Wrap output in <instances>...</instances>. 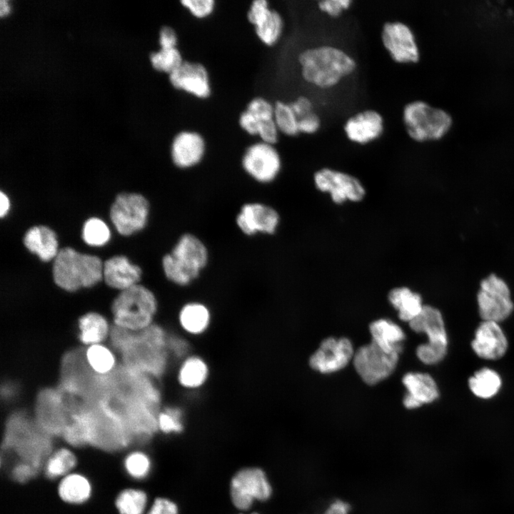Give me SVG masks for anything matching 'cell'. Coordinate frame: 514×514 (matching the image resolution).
Wrapping results in <instances>:
<instances>
[{
    "instance_id": "1",
    "label": "cell",
    "mask_w": 514,
    "mask_h": 514,
    "mask_svg": "<svg viewBox=\"0 0 514 514\" xmlns=\"http://www.w3.org/2000/svg\"><path fill=\"white\" fill-rule=\"evenodd\" d=\"M168 333L153 323L140 331L114 326L109 333L111 344L122 358V364L156 380L166 373L171 356Z\"/></svg>"
},
{
    "instance_id": "2",
    "label": "cell",
    "mask_w": 514,
    "mask_h": 514,
    "mask_svg": "<svg viewBox=\"0 0 514 514\" xmlns=\"http://www.w3.org/2000/svg\"><path fill=\"white\" fill-rule=\"evenodd\" d=\"M59 388L85 405L106 404L109 401L107 374L101 375L92 369L86 359V349L82 348L64 355Z\"/></svg>"
},
{
    "instance_id": "3",
    "label": "cell",
    "mask_w": 514,
    "mask_h": 514,
    "mask_svg": "<svg viewBox=\"0 0 514 514\" xmlns=\"http://www.w3.org/2000/svg\"><path fill=\"white\" fill-rule=\"evenodd\" d=\"M298 62L303 79L321 89L336 86L357 68L352 56L332 45L307 48L298 54Z\"/></svg>"
},
{
    "instance_id": "4",
    "label": "cell",
    "mask_w": 514,
    "mask_h": 514,
    "mask_svg": "<svg viewBox=\"0 0 514 514\" xmlns=\"http://www.w3.org/2000/svg\"><path fill=\"white\" fill-rule=\"evenodd\" d=\"M72 417L82 423L90 444L116 448L132 440L121 418L107 404L84 405Z\"/></svg>"
},
{
    "instance_id": "5",
    "label": "cell",
    "mask_w": 514,
    "mask_h": 514,
    "mask_svg": "<svg viewBox=\"0 0 514 514\" xmlns=\"http://www.w3.org/2000/svg\"><path fill=\"white\" fill-rule=\"evenodd\" d=\"M103 266L97 256L80 253L71 248H64L54 258V280L57 286L68 291L91 287L101 281Z\"/></svg>"
},
{
    "instance_id": "6",
    "label": "cell",
    "mask_w": 514,
    "mask_h": 514,
    "mask_svg": "<svg viewBox=\"0 0 514 514\" xmlns=\"http://www.w3.org/2000/svg\"><path fill=\"white\" fill-rule=\"evenodd\" d=\"M157 311L154 293L140 284L121 291L112 305L115 325L132 331H140L153 324Z\"/></svg>"
},
{
    "instance_id": "7",
    "label": "cell",
    "mask_w": 514,
    "mask_h": 514,
    "mask_svg": "<svg viewBox=\"0 0 514 514\" xmlns=\"http://www.w3.org/2000/svg\"><path fill=\"white\" fill-rule=\"evenodd\" d=\"M402 119L408 136L419 143L440 139L452 126V118L447 111L421 100L406 104Z\"/></svg>"
},
{
    "instance_id": "8",
    "label": "cell",
    "mask_w": 514,
    "mask_h": 514,
    "mask_svg": "<svg viewBox=\"0 0 514 514\" xmlns=\"http://www.w3.org/2000/svg\"><path fill=\"white\" fill-rule=\"evenodd\" d=\"M81 406L76 398L58 388L39 391L35 402V421L49 435H62L72 415Z\"/></svg>"
},
{
    "instance_id": "9",
    "label": "cell",
    "mask_w": 514,
    "mask_h": 514,
    "mask_svg": "<svg viewBox=\"0 0 514 514\" xmlns=\"http://www.w3.org/2000/svg\"><path fill=\"white\" fill-rule=\"evenodd\" d=\"M273 488L266 471L258 466H246L236 470L228 484L231 503L238 512H249L256 502L269 500Z\"/></svg>"
},
{
    "instance_id": "10",
    "label": "cell",
    "mask_w": 514,
    "mask_h": 514,
    "mask_svg": "<svg viewBox=\"0 0 514 514\" xmlns=\"http://www.w3.org/2000/svg\"><path fill=\"white\" fill-rule=\"evenodd\" d=\"M312 182L316 191L328 196L336 206L359 203L366 197V187L362 181L348 172L324 166L316 170Z\"/></svg>"
},
{
    "instance_id": "11",
    "label": "cell",
    "mask_w": 514,
    "mask_h": 514,
    "mask_svg": "<svg viewBox=\"0 0 514 514\" xmlns=\"http://www.w3.org/2000/svg\"><path fill=\"white\" fill-rule=\"evenodd\" d=\"M415 333L427 335L428 342L418 346L416 355L426 365H434L442 361L447 353L448 336L440 311L431 306L424 305L421 312L409 323Z\"/></svg>"
},
{
    "instance_id": "12",
    "label": "cell",
    "mask_w": 514,
    "mask_h": 514,
    "mask_svg": "<svg viewBox=\"0 0 514 514\" xmlns=\"http://www.w3.org/2000/svg\"><path fill=\"white\" fill-rule=\"evenodd\" d=\"M476 300L483 321L499 323L505 320L514 309L508 284L494 273L480 281Z\"/></svg>"
},
{
    "instance_id": "13",
    "label": "cell",
    "mask_w": 514,
    "mask_h": 514,
    "mask_svg": "<svg viewBox=\"0 0 514 514\" xmlns=\"http://www.w3.org/2000/svg\"><path fill=\"white\" fill-rule=\"evenodd\" d=\"M241 163L244 172L261 184L276 181L283 167L281 156L275 145L261 141L251 143L245 149Z\"/></svg>"
},
{
    "instance_id": "14",
    "label": "cell",
    "mask_w": 514,
    "mask_h": 514,
    "mask_svg": "<svg viewBox=\"0 0 514 514\" xmlns=\"http://www.w3.org/2000/svg\"><path fill=\"white\" fill-rule=\"evenodd\" d=\"M400 353H387L371 341L354 353V368L364 383L373 386L390 376L398 361Z\"/></svg>"
},
{
    "instance_id": "15",
    "label": "cell",
    "mask_w": 514,
    "mask_h": 514,
    "mask_svg": "<svg viewBox=\"0 0 514 514\" xmlns=\"http://www.w3.org/2000/svg\"><path fill=\"white\" fill-rule=\"evenodd\" d=\"M148 213L149 204L144 196L124 193L116 196L110 216L119 233L128 236L145 227Z\"/></svg>"
},
{
    "instance_id": "16",
    "label": "cell",
    "mask_w": 514,
    "mask_h": 514,
    "mask_svg": "<svg viewBox=\"0 0 514 514\" xmlns=\"http://www.w3.org/2000/svg\"><path fill=\"white\" fill-rule=\"evenodd\" d=\"M381 39L384 49L398 64H416L420 58V49L410 27L400 21L383 24Z\"/></svg>"
},
{
    "instance_id": "17",
    "label": "cell",
    "mask_w": 514,
    "mask_h": 514,
    "mask_svg": "<svg viewBox=\"0 0 514 514\" xmlns=\"http://www.w3.org/2000/svg\"><path fill=\"white\" fill-rule=\"evenodd\" d=\"M235 221L240 231L247 236L273 235L280 226L281 216L274 207L252 201L241 206Z\"/></svg>"
},
{
    "instance_id": "18",
    "label": "cell",
    "mask_w": 514,
    "mask_h": 514,
    "mask_svg": "<svg viewBox=\"0 0 514 514\" xmlns=\"http://www.w3.org/2000/svg\"><path fill=\"white\" fill-rule=\"evenodd\" d=\"M185 271L198 279L209 261V251L206 243L191 233L181 234L169 252Z\"/></svg>"
},
{
    "instance_id": "19",
    "label": "cell",
    "mask_w": 514,
    "mask_h": 514,
    "mask_svg": "<svg viewBox=\"0 0 514 514\" xmlns=\"http://www.w3.org/2000/svg\"><path fill=\"white\" fill-rule=\"evenodd\" d=\"M354 353L349 339L329 337L325 338L318 350L311 356L309 366L322 373H333L346 367Z\"/></svg>"
},
{
    "instance_id": "20",
    "label": "cell",
    "mask_w": 514,
    "mask_h": 514,
    "mask_svg": "<svg viewBox=\"0 0 514 514\" xmlns=\"http://www.w3.org/2000/svg\"><path fill=\"white\" fill-rule=\"evenodd\" d=\"M171 86L200 99L211 94V84L206 67L199 62L185 61L168 75Z\"/></svg>"
},
{
    "instance_id": "21",
    "label": "cell",
    "mask_w": 514,
    "mask_h": 514,
    "mask_svg": "<svg viewBox=\"0 0 514 514\" xmlns=\"http://www.w3.org/2000/svg\"><path fill=\"white\" fill-rule=\"evenodd\" d=\"M206 143L198 132L183 130L172 139L170 155L172 163L179 169L187 170L198 166L204 158Z\"/></svg>"
},
{
    "instance_id": "22",
    "label": "cell",
    "mask_w": 514,
    "mask_h": 514,
    "mask_svg": "<svg viewBox=\"0 0 514 514\" xmlns=\"http://www.w3.org/2000/svg\"><path fill=\"white\" fill-rule=\"evenodd\" d=\"M384 119L375 109H364L350 117L343 124L346 138L352 143L364 146L381 137L384 132Z\"/></svg>"
},
{
    "instance_id": "23",
    "label": "cell",
    "mask_w": 514,
    "mask_h": 514,
    "mask_svg": "<svg viewBox=\"0 0 514 514\" xmlns=\"http://www.w3.org/2000/svg\"><path fill=\"white\" fill-rule=\"evenodd\" d=\"M508 347L507 337L499 323L483 321L475 332L471 341L474 353L485 360H498L506 353Z\"/></svg>"
},
{
    "instance_id": "24",
    "label": "cell",
    "mask_w": 514,
    "mask_h": 514,
    "mask_svg": "<svg viewBox=\"0 0 514 514\" xmlns=\"http://www.w3.org/2000/svg\"><path fill=\"white\" fill-rule=\"evenodd\" d=\"M408 392L403 403L407 409H415L430 403L439 397V390L433 377L424 373H408L402 380Z\"/></svg>"
},
{
    "instance_id": "25",
    "label": "cell",
    "mask_w": 514,
    "mask_h": 514,
    "mask_svg": "<svg viewBox=\"0 0 514 514\" xmlns=\"http://www.w3.org/2000/svg\"><path fill=\"white\" fill-rule=\"evenodd\" d=\"M103 276L108 286L124 291L138 284L141 269L125 256H114L104 263Z\"/></svg>"
},
{
    "instance_id": "26",
    "label": "cell",
    "mask_w": 514,
    "mask_h": 514,
    "mask_svg": "<svg viewBox=\"0 0 514 514\" xmlns=\"http://www.w3.org/2000/svg\"><path fill=\"white\" fill-rule=\"evenodd\" d=\"M211 312L208 306L201 301H192L182 305L178 313V323L181 331L188 336L204 334L211 323Z\"/></svg>"
},
{
    "instance_id": "27",
    "label": "cell",
    "mask_w": 514,
    "mask_h": 514,
    "mask_svg": "<svg viewBox=\"0 0 514 514\" xmlns=\"http://www.w3.org/2000/svg\"><path fill=\"white\" fill-rule=\"evenodd\" d=\"M209 373L206 361L198 355L191 353L180 361L177 382L184 389H199L207 382Z\"/></svg>"
},
{
    "instance_id": "28",
    "label": "cell",
    "mask_w": 514,
    "mask_h": 514,
    "mask_svg": "<svg viewBox=\"0 0 514 514\" xmlns=\"http://www.w3.org/2000/svg\"><path fill=\"white\" fill-rule=\"evenodd\" d=\"M24 243L44 261L55 258L59 253L56 235L45 226L31 228L24 236Z\"/></svg>"
},
{
    "instance_id": "29",
    "label": "cell",
    "mask_w": 514,
    "mask_h": 514,
    "mask_svg": "<svg viewBox=\"0 0 514 514\" xmlns=\"http://www.w3.org/2000/svg\"><path fill=\"white\" fill-rule=\"evenodd\" d=\"M372 341L387 353L403 350L401 342L405 338L403 330L395 323L386 319H379L369 326Z\"/></svg>"
},
{
    "instance_id": "30",
    "label": "cell",
    "mask_w": 514,
    "mask_h": 514,
    "mask_svg": "<svg viewBox=\"0 0 514 514\" xmlns=\"http://www.w3.org/2000/svg\"><path fill=\"white\" fill-rule=\"evenodd\" d=\"M388 299L398 311V317L408 323L421 312L424 306L421 296L406 286L392 288L388 292Z\"/></svg>"
},
{
    "instance_id": "31",
    "label": "cell",
    "mask_w": 514,
    "mask_h": 514,
    "mask_svg": "<svg viewBox=\"0 0 514 514\" xmlns=\"http://www.w3.org/2000/svg\"><path fill=\"white\" fill-rule=\"evenodd\" d=\"M91 484L82 474L70 473L63 477L58 486V494L65 503L81 504L87 501L91 495Z\"/></svg>"
},
{
    "instance_id": "32",
    "label": "cell",
    "mask_w": 514,
    "mask_h": 514,
    "mask_svg": "<svg viewBox=\"0 0 514 514\" xmlns=\"http://www.w3.org/2000/svg\"><path fill=\"white\" fill-rule=\"evenodd\" d=\"M80 341L86 345L100 344L108 336L110 330L105 318L96 313H89L79 320Z\"/></svg>"
},
{
    "instance_id": "33",
    "label": "cell",
    "mask_w": 514,
    "mask_h": 514,
    "mask_svg": "<svg viewBox=\"0 0 514 514\" xmlns=\"http://www.w3.org/2000/svg\"><path fill=\"white\" fill-rule=\"evenodd\" d=\"M502 380L500 375L489 368H483L470 376L468 386L471 392L478 398L489 399L495 396L500 390Z\"/></svg>"
},
{
    "instance_id": "34",
    "label": "cell",
    "mask_w": 514,
    "mask_h": 514,
    "mask_svg": "<svg viewBox=\"0 0 514 514\" xmlns=\"http://www.w3.org/2000/svg\"><path fill=\"white\" fill-rule=\"evenodd\" d=\"M76 463V457L71 450L59 448L51 453L45 463L46 476L50 479L62 478L71 473Z\"/></svg>"
},
{
    "instance_id": "35",
    "label": "cell",
    "mask_w": 514,
    "mask_h": 514,
    "mask_svg": "<svg viewBox=\"0 0 514 514\" xmlns=\"http://www.w3.org/2000/svg\"><path fill=\"white\" fill-rule=\"evenodd\" d=\"M146 493L138 488H126L121 491L115 500L119 514H144L148 507Z\"/></svg>"
},
{
    "instance_id": "36",
    "label": "cell",
    "mask_w": 514,
    "mask_h": 514,
    "mask_svg": "<svg viewBox=\"0 0 514 514\" xmlns=\"http://www.w3.org/2000/svg\"><path fill=\"white\" fill-rule=\"evenodd\" d=\"M284 27L281 14L272 9L269 15L260 24L254 27L258 40L266 46H273L280 40Z\"/></svg>"
},
{
    "instance_id": "37",
    "label": "cell",
    "mask_w": 514,
    "mask_h": 514,
    "mask_svg": "<svg viewBox=\"0 0 514 514\" xmlns=\"http://www.w3.org/2000/svg\"><path fill=\"white\" fill-rule=\"evenodd\" d=\"M273 104V120L279 132L290 137L299 135L298 118L290 103L278 100Z\"/></svg>"
},
{
    "instance_id": "38",
    "label": "cell",
    "mask_w": 514,
    "mask_h": 514,
    "mask_svg": "<svg viewBox=\"0 0 514 514\" xmlns=\"http://www.w3.org/2000/svg\"><path fill=\"white\" fill-rule=\"evenodd\" d=\"M86 356L92 369L101 375L109 374L116 366L112 352L101 344L90 346L86 350Z\"/></svg>"
},
{
    "instance_id": "39",
    "label": "cell",
    "mask_w": 514,
    "mask_h": 514,
    "mask_svg": "<svg viewBox=\"0 0 514 514\" xmlns=\"http://www.w3.org/2000/svg\"><path fill=\"white\" fill-rule=\"evenodd\" d=\"M157 428L164 434H180L184 429V415L177 405L161 408L157 416Z\"/></svg>"
},
{
    "instance_id": "40",
    "label": "cell",
    "mask_w": 514,
    "mask_h": 514,
    "mask_svg": "<svg viewBox=\"0 0 514 514\" xmlns=\"http://www.w3.org/2000/svg\"><path fill=\"white\" fill-rule=\"evenodd\" d=\"M152 66L157 71L168 75L177 69L184 61L182 54L176 48L162 49L150 54Z\"/></svg>"
},
{
    "instance_id": "41",
    "label": "cell",
    "mask_w": 514,
    "mask_h": 514,
    "mask_svg": "<svg viewBox=\"0 0 514 514\" xmlns=\"http://www.w3.org/2000/svg\"><path fill=\"white\" fill-rule=\"evenodd\" d=\"M124 464L127 474L136 480L146 478L150 474L152 468L150 457L140 450L128 454Z\"/></svg>"
},
{
    "instance_id": "42",
    "label": "cell",
    "mask_w": 514,
    "mask_h": 514,
    "mask_svg": "<svg viewBox=\"0 0 514 514\" xmlns=\"http://www.w3.org/2000/svg\"><path fill=\"white\" fill-rule=\"evenodd\" d=\"M83 238L91 246H102L110 238V231L106 224L99 218H92L84 223Z\"/></svg>"
},
{
    "instance_id": "43",
    "label": "cell",
    "mask_w": 514,
    "mask_h": 514,
    "mask_svg": "<svg viewBox=\"0 0 514 514\" xmlns=\"http://www.w3.org/2000/svg\"><path fill=\"white\" fill-rule=\"evenodd\" d=\"M62 436L69 444L74 446H82L89 443L82 423L75 417L71 418V420L65 428Z\"/></svg>"
},
{
    "instance_id": "44",
    "label": "cell",
    "mask_w": 514,
    "mask_h": 514,
    "mask_svg": "<svg viewBox=\"0 0 514 514\" xmlns=\"http://www.w3.org/2000/svg\"><path fill=\"white\" fill-rule=\"evenodd\" d=\"M167 348L171 357L179 361L191 354V347L188 340L182 335L168 333Z\"/></svg>"
},
{
    "instance_id": "45",
    "label": "cell",
    "mask_w": 514,
    "mask_h": 514,
    "mask_svg": "<svg viewBox=\"0 0 514 514\" xmlns=\"http://www.w3.org/2000/svg\"><path fill=\"white\" fill-rule=\"evenodd\" d=\"M246 110L253 114L260 121L273 119L274 104L267 99L257 96L246 105Z\"/></svg>"
},
{
    "instance_id": "46",
    "label": "cell",
    "mask_w": 514,
    "mask_h": 514,
    "mask_svg": "<svg viewBox=\"0 0 514 514\" xmlns=\"http://www.w3.org/2000/svg\"><path fill=\"white\" fill-rule=\"evenodd\" d=\"M180 4L193 17L203 19L213 14L216 3L214 0H181Z\"/></svg>"
},
{
    "instance_id": "47",
    "label": "cell",
    "mask_w": 514,
    "mask_h": 514,
    "mask_svg": "<svg viewBox=\"0 0 514 514\" xmlns=\"http://www.w3.org/2000/svg\"><path fill=\"white\" fill-rule=\"evenodd\" d=\"M271 10L268 1L254 0L248 9L247 20L253 27H256L266 19Z\"/></svg>"
},
{
    "instance_id": "48",
    "label": "cell",
    "mask_w": 514,
    "mask_h": 514,
    "mask_svg": "<svg viewBox=\"0 0 514 514\" xmlns=\"http://www.w3.org/2000/svg\"><path fill=\"white\" fill-rule=\"evenodd\" d=\"M353 3L352 0H321L317 2V7L327 16L338 18L348 9Z\"/></svg>"
},
{
    "instance_id": "49",
    "label": "cell",
    "mask_w": 514,
    "mask_h": 514,
    "mask_svg": "<svg viewBox=\"0 0 514 514\" xmlns=\"http://www.w3.org/2000/svg\"><path fill=\"white\" fill-rule=\"evenodd\" d=\"M146 514H179V507L172 499L160 496L154 499Z\"/></svg>"
},
{
    "instance_id": "50",
    "label": "cell",
    "mask_w": 514,
    "mask_h": 514,
    "mask_svg": "<svg viewBox=\"0 0 514 514\" xmlns=\"http://www.w3.org/2000/svg\"><path fill=\"white\" fill-rule=\"evenodd\" d=\"M280 132L273 119L260 121L258 136L260 141L275 145L279 139Z\"/></svg>"
},
{
    "instance_id": "51",
    "label": "cell",
    "mask_w": 514,
    "mask_h": 514,
    "mask_svg": "<svg viewBox=\"0 0 514 514\" xmlns=\"http://www.w3.org/2000/svg\"><path fill=\"white\" fill-rule=\"evenodd\" d=\"M321 126V118L314 111L298 119L299 133L315 134L319 131Z\"/></svg>"
},
{
    "instance_id": "52",
    "label": "cell",
    "mask_w": 514,
    "mask_h": 514,
    "mask_svg": "<svg viewBox=\"0 0 514 514\" xmlns=\"http://www.w3.org/2000/svg\"><path fill=\"white\" fill-rule=\"evenodd\" d=\"M238 121L241 128L247 134L258 136L260 121L251 112L245 109L240 114Z\"/></svg>"
},
{
    "instance_id": "53",
    "label": "cell",
    "mask_w": 514,
    "mask_h": 514,
    "mask_svg": "<svg viewBox=\"0 0 514 514\" xmlns=\"http://www.w3.org/2000/svg\"><path fill=\"white\" fill-rule=\"evenodd\" d=\"M158 42L162 49L176 48L178 38L176 31L169 26H163L159 31Z\"/></svg>"
},
{
    "instance_id": "54",
    "label": "cell",
    "mask_w": 514,
    "mask_h": 514,
    "mask_svg": "<svg viewBox=\"0 0 514 514\" xmlns=\"http://www.w3.org/2000/svg\"><path fill=\"white\" fill-rule=\"evenodd\" d=\"M352 510L351 503L343 498L331 500L319 514H350Z\"/></svg>"
},
{
    "instance_id": "55",
    "label": "cell",
    "mask_w": 514,
    "mask_h": 514,
    "mask_svg": "<svg viewBox=\"0 0 514 514\" xmlns=\"http://www.w3.org/2000/svg\"><path fill=\"white\" fill-rule=\"evenodd\" d=\"M290 105L298 119L313 111V104L311 99L300 96L290 102Z\"/></svg>"
},
{
    "instance_id": "56",
    "label": "cell",
    "mask_w": 514,
    "mask_h": 514,
    "mask_svg": "<svg viewBox=\"0 0 514 514\" xmlns=\"http://www.w3.org/2000/svg\"><path fill=\"white\" fill-rule=\"evenodd\" d=\"M37 468V467L29 462H21L14 468L12 475L15 480L24 482L34 475Z\"/></svg>"
},
{
    "instance_id": "57",
    "label": "cell",
    "mask_w": 514,
    "mask_h": 514,
    "mask_svg": "<svg viewBox=\"0 0 514 514\" xmlns=\"http://www.w3.org/2000/svg\"><path fill=\"white\" fill-rule=\"evenodd\" d=\"M1 395L5 399H9L12 398L16 393V386L11 383H5L2 386Z\"/></svg>"
},
{
    "instance_id": "58",
    "label": "cell",
    "mask_w": 514,
    "mask_h": 514,
    "mask_svg": "<svg viewBox=\"0 0 514 514\" xmlns=\"http://www.w3.org/2000/svg\"><path fill=\"white\" fill-rule=\"evenodd\" d=\"M0 215L4 217L8 212L9 208V201L6 195L3 192L0 193Z\"/></svg>"
},
{
    "instance_id": "59",
    "label": "cell",
    "mask_w": 514,
    "mask_h": 514,
    "mask_svg": "<svg viewBox=\"0 0 514 514\" xmlns=\"http://www.w3.org/2000/svg\"><path fill=\"white\" fill-rule=\"evenodd\" d=\"M9 11V5L5 0L0 1V14L2 16L6 14Z\"/></svg>"
},
{
    "instance_id": "60",
    "label": "cell",
    "mask_w": 514,
    "mask_h": 514,
    "mask_svg": "<svg viewBox=\"0 0 514 514\" xmlns=\"http://www.w3.org/2000/svg\"><path fill=\"white\" fill-rule=\"evenodd\" d=\"M236 514H261L259 512L256 510H251L249 512H238Z\"/></svg>"
}]
</instances>
